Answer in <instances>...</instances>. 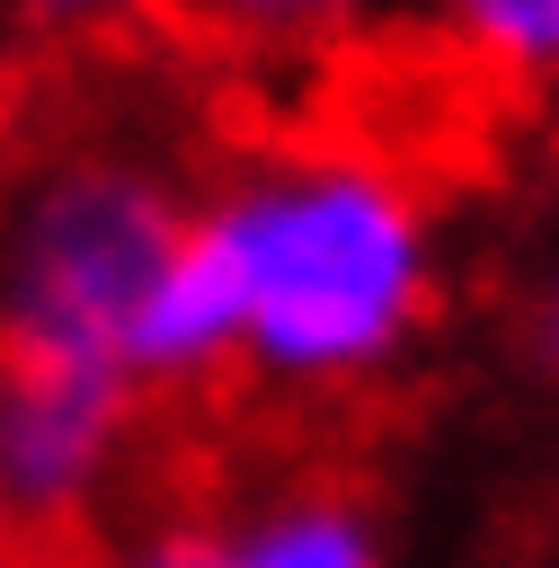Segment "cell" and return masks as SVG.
Returning <instances> with one entry per match:
<instances>
[{"label":"cell","mask_w":559,"mask_h":568,"mask_svg":"<svg viewBox=\"0 0 559 568\" xmlns=\"http://www.w3.org/2000/svg\"><path fill=\"white\" fill-rule=\"evenodd\" d=\"M115 18L142 44H160L177 62H204L213 89L284 71V62H311L337 36H355L346 27L355 0H115Z\"/></svg>","instance_id":"obj_3"},{"label":"cell","mask_w":559,"mask_h":568,"mask_svg":"<svg viewBox=\"0 0 559 568\" xmlns=\"http://www.w3.org/2000/svg\"><path fill=\"white\" fill-rule=\"evenodd\" d=\"M355 453H319L284 470V506L231 550V568H373L364 550V497H355Z\"/></svg>","instance_id":"obj_4"},{"label":"cell","mask_w":559,"mask_h":568,"mask_svg":"<svg viewBox=\"0 0 559 568\" xmlns=\"http://www.w3.org/2000/svg\"><path fill=\"white\" fill-rule=\"evenodd\" d=\"M417 213L426 195H408L382 169H311L222 204L213 222L240 248V302H248L240 337L257 373L302 382L373 364L426 311Z\"/></svg>","instance_id":"obj_1"},{"label":"cell","mask_w":559,"mask_h":568,"mask_svg":"<svg viewBox=\"0 0 559 568\" xmlns=\"http://www.w3.org/2000/svg\"><path fill=\"white\" fill-rule=\"evenodd\" d=\"M186 231L195 222L169 204L160 178L115 169V160L71 169L18 240V284H9L0 328L62 346V355H89V364H124L133 320L160 293V275L177 266Z\"/></svg>","instance_id":"obj_2"},{"label":"cell","mask_w":559,"mask_h":568,"mask_svg":"<svg viewBox=\"0 0 559 568\" xmlns=\"http://www.w3.org/2000/svg\"><path fill=\"white\" fill-rule=\"evenodd\" d=\"M444 36L488 80H506L524 106L559 80V0H453L444 9Z\"/></svg>","instance_id":"obj_5"}]
</instances>
